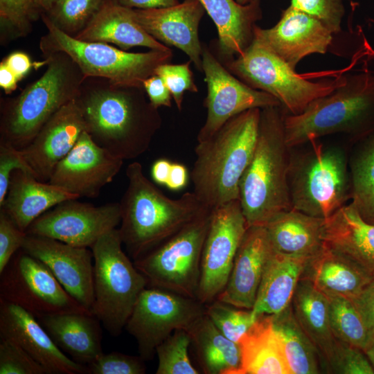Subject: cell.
Instances as JSON below:
<instances>
[{
  "mask_svg": "<svg viewBox=\"0 0 374 374\" xmlns=\"http://www.w3.org/2000/svg\"><path fill=\"white\" fill-rule=\"evenodd\" d=\"M75 100L90 137L123 161L145 152L161 126L158 108L151 104L143 87L87 77Z\"/></svg>",
  "mask_w": 374,
  "mask_h": 374,
  "instance_id": "1",
  "label": "cell"
},
{
  "mask_svg": "<svg viewBox=\"0 0 374 374\" xmlns=\"http://www.w3.org/2000/svg\"><path fill=\"white\" fill-rule=\"evenodd\" d=\"M127 188L119 202V233L129 256H143L211 208L193 192L178 199L165 195L145 175L142 165L126 168Z\"/></svg>",
  "mask_w": 374,
  "mask_h": 374,
  "instance_id": "2",
  "label": "cell"
},
{
  "mask_svg": "<svg viewBox=\"0 0 374 374\" xmlns=\"http://www.w3.org/2000/svg\"><path fill=\"white\" fill-rule=\"evenodd\" d=\"M260 110L236 115L211 137L197 142L190 176L193 192L207 208L239 199L240 182L257 143Z\"/></svg>",
  "mask_w": 374,
  "mask_h": 374,
  "instance_id": "3",
  "label": "cell"
},
{
  "mask_svg": "<svg viewBox=\"0 0 374 374\" xmlns=\"http://www.w3.org/2000/svg\"><path fill=\"white\" fill-rule=\"evenodd\" d=\"M278 107L261 109L256 148L240 182L239 201L247 227L265 226L276 215L292 208L289 148Z\"/></svg>",
  "mask_w": 374,
  "mask_h": 374,
  "instance_id": "4",
  "label": "cell"
},
{
  "mask_svg": "<svg viewBox=\"0 0 374 374\" xmlns=\"http://www.w3.org/2000/svg\"><path fill=\"white\" fill-rule=\"evenodd\" d=\"M43 75L17 97L1 103V140L19 149L30 143L50 118L76 98L84 75L66 53L45 56Z\"/></svg>",
  "mask_w": 374,
  "mask_h": 374,
  "instance_id": "5",
  "label": "cell"
},
{
  "mask_svg": "<svg viewBox=\"0 0 374 374\" xmlns=\"http://www.w3.org/2000/svg\"><path fill=\"white\" fill-rule=\"evenodd\" d=\"M91 249L94 289L91 312L111 335L116 337L125 329L148 281L123 251L118 229L103 234Z\"/></svg>",
  "mask_w": 374,
  "mask_h": 374,
  "instance_id": "6",
  "label": "cell"
},
{
  "mask_svg": "<svg viewBox=\"0 0 374 374\" xmlns=\"http://www.w3.org/2000/svg\"><path fill=\"white\" fill-rule=\"evenodd\" d=\"M41 17L48 30L39 42L44 56L56 52L67 54L85 78H103L116 84L143 87L158 66L168 63L172 57L171 49L130 53L106 43L80 41L58 29L44 13Z\"/></svg>",
  "mask_w": 374,
  "mask_h": 374,
  "instance_id": "7",
  "label": "cell"
},
{
  "mask_svg": "<svg viewBox=\"0 0 374 374\" xmlns=\"http://www.w3.org/2000/svg\"><path fill=\"white\" fill-rule=\"evenodd\" d=\"M374 108V77L367 71L353 76L332 93L311 102L300 114L283 118L289 148L361 123Z\"/></svg>",
  "mask_w": 374,
  "mask_h": 374,
  "instance_id": "8",
  "label": "cell"
},
{
  "mask_svg": "<svg viewBox=\"0 0 374 374\" xmlns=\"http://www.w3.org/2000/svg\"><path fill=\"white\" fill-rule=\"evenodd\" d=\"M222 63L249 87L274 96L291 114H300L311 102L332 93L346 81L306 80L255 34L242 53Z\"/></svg>",
  "mask_w": 374,
  "mask_h": 374,
  "instance_id": "9",
  "label": "cell"
},
{
  "mask_svg": "<svg viewBox=\"0 0 374 374\" xmlns=\"http://www.w3.org/2000/svg\"><path fill=\"white\" fill-rule=\"evenodd\" d=\"M311 143L312 150L290 164L291 205L307 215L326 219L350 197V177L341 150Z\"/></svg>",
  "mask_w": 374,
  "mask_h": 374,
  "instance_id": "10",
  "label": "cell"
},
{
  "mask_svg": "<svg viewBox=\"0 0 374 374\" xmlns=\"http://www.w3.org/2000/svg\"><path fill=\"white\" fill-rule=\"evenodd\" d=\"M212 209L188 223L158 247L134 260L148 287L197 299L201 261Z\"/></svg>",
  "mask_w": 374,
  "mask_h": 374,
  "instance_id": "11",
  "label": "cell"
},
{
  "mask_svg": "<svg viewBox=\"0 0 374 374\" xmlns=\"http://www.w3.org/2000/svg\"><path fill=\"white\" fill-rule=\"evenodd\" d=\"M205 314L206 305L197 299L148 286L139 296L125 329L136 339L139 356L150 361L157 347L174 331H187Z\"/></svg>",
  "mask_w": 374,
  "mask_h": 374,
  "instance_id": "12",
  "label": "cell"
},
{
  "mask_svg": "<svg viewBox=\"0 0 374 374\" xmlns=\"http://www.w3.org/2000/svg\"><path fill=\"white\" fill-rule=\"evenodd\" d=\"M0 276V299L24 308L37 319L55 314L91 312L64 290L44 263L22 249Z\"/></svg>",
  "mask_w": 374,
  "mask_h": 374,
  "instance_id": "13",
  "label": "cell"
},
{
  "mask_svg": "<svg viewBox=\"0 0 374 374\" xmlns=\"http://www.w3.org/2000/svg\"><path fill=\"white\" fill-rule=\"evenodd\" d=\"M247 229L239 199L212 209L197 295L204 305L215 301L225 287Z\"/></svg>",
  "mask_w": 374,
  "mask_h": 374,
  "instance_id": "14",
  "label": "cell"
},
{
  "mask_svg": "<svg viewBox=\"0 0 374 374\" xmlns=\"http://www.w3.org/2000/svg\"><path fill=\"white\" fill-rule=\"evenodd\" d=\"M202 62L207 84L204 101L207 114L197 134V142L209 139L229 120L243 112L280 105L271 95L235 78L206 47H203Z\"/></svg>",
  "mask_w": 374,
  "mask_h": 374,
  "instance_id": "15",
  "label": "cell"
},
{
  "mask_svg": "<svg viewBox=\"0 0 374 374\" xmlns=\"http://www.w3.org/2000/svg\"><path fill=\"white\" fill-rule=\"evenodd\" d=\"M76 199L64 201L43 213L26 233L53 238L81 247H89L121 220L119 203L95 206Z\"/></svg>",
  "mask_w": 374,
  "mask_h": 374,
  "instance_id": "16",
  "label": "cell"
},
{
  "mask_svg": "<svg viewBox=\"0 0 374 374\" xmlns=\"http://www.w3.org/2000/svg\"><path fill=\"white\" fill-rule=\"evenodd\" d=\"M123 163V159L97 145L84 131L56 165L48 182L79 198H95L120 172Z\"/></svg>",
  "mask_w": 374,
  "mask_h": 374,
  "instance_id": "17",
  "label": "cell"
},
{
  "mask_svg": "<svg viewBox=\"0 0 374 374\" xmlns=\"http://www.w3.org/2000/svg\"><path fill=\"white\" fill-rule=\"evenodd\" d=\"M21 249L44 263L64 290L91 312L94 301L91 249L30 234Z\"/></svg>",
  "mask_w": 374,
  "mask_h": 374,
  "instance_id": "18",
  "label": "cell"
},
{
  "mask_svg": "<svg viewBox=\"0 0 374 374\" xmlns=\"http://www.w3.org/2000/svg\"><path fill=\"white\" fill-rule=\"evenodd\" d=\"M0 336L21 346L44 368L47 374L87 373L86 366L65 355L33 314L1 299Z\"/></svg>",
  "mask_w": 374,
  "mask_h": 374,
  "instance_id": "19",
  "label": "cell"
},
{
  "mask_svg": "<svg viewBox=\"0 0 374 374\" xmlns=\"http://www.w3.org/2000/svg\"><path fill=\"white\" fill-rule=\"evenodd\" d=\"M135 21L152 37L166 46L184 52L196 68L202 71L203 46L199 26L205 10L198 0H184L162 8H131Z\"/></svg>",
  "mask_w": 374,
  "mask_h": 374,
  "instance_id": "20",
  "label": "cell"
},
{
  "mask_svg": "<svg viewBox=\"0 0 374 374\" xmlns=\"http://www.w3.org/2000/svg\"><path fill=\"white\" fill-rule=\"evenodd\" d=\"M253 34L295 69L305 56L325 53L332 41V33L319 19L290 6L271 28L254 26Z\"/></svg>",
  "mask_w": 374,
  "mask_h": 374,
  "instance_id": "21",
  "label": "cell"
},
{
  "mask_svg": "<svg viewBox=\"0 0 374 374\" xmlns=\"http://www.w3.org/2000/svg\"><path fill=\"white\" fill-rule=\"evenodd\" d=\"M84 131V118L75 99L50 118L30 143L21 149L38 180L48 181L56 165L69 153Z\"/></svg>",
  "mask_w": 374,
  "mask_h": 374,
  "instance_id": "22",
  "label": "cell"
},
{
  "mask_svg": "<svg viewBox=\"0 0 374 374\" xmlns=\"http://www.w3.org/2000/svg\"><path fill=\"white\" fill-rule=\"evenodd\" d=\"M271 249L264 226L247 227L226 285L216 299L238 308L251 310Z\"/></svg>",
  "mask_w": 374,
  "mask_h": 374,
  "instance_id": "23",
  "label": "cell"
},
{
  "mask_svg": "<svg viewBox=\"0 0 374 374\" xmlns=\"http://www.w3.org/2000/svg\"><path fill=\"white\" fill-rule=\"evenodd\" d=\"M79 197L21 170L11 175L6 197L0 206L17 226L26 232L32 222L57 204Z\"/></svg>",
  "mask_w": 374,
  "mask_h": 374,
  "instance_id": "24",
  "label": "cell"
},
{
  "mask_svg": "<svg viewBox=\"0 0 374 374\" xmlns=\"http://www.w3.org/2000/svg\"><path fill=\"white\" fill-rule=\"evenodd\" d=\"M73 37L83 42L112 43L124 51L134 46L159 51L170 49L152 37L135 21L131 8L114 0H105L86 27Z\"/></svg>",
  "mask_w": 374,
  "mask_h": 374,
  "instance_id": "25",
  "label": "cell"
},
{
  "mask_svg": "<svg viewBox=\"0 0 374 374\" xmlns=\"http://www.w3.org/2000/svg\"><path fill=\"white\" fill-rule=\"evenodd\" d=\"M323 244L374 276V224L365 222L349 204L324 219Z\"/></svg>",
  "mask_w": 374,
  "mask_h": 374,
  "instance_id": "26",
  "label": "cell"
},
{
  "mask_svg": "<svg viewBox=\"0 0 374 374\" xmlns=\"http://www.w3.org/2000/svg\"><path fill=\"white\" fill-rule=\"evenodd\" d=\"M198 1L217 28L222 62L242 53L253 38L256 22L262 17L260 0H252L246 5L235 0Z\"/></svg>",
  "mask_w": 374,
  "mask_h": 374,
  "instance_id": "27",
  "label": "cell"
},
{
  "mask_svg": "<svg viewBox=\"0 0 374 374\" xmlns=\"http://www.w3.org/2000/svg\"><path fill=\"white\" fill-rule=\"evenodd\" d=\"M55 344L72 359L87 365L103 352L100 321L91 312H67L37 318Z\"/></svg>",
  "mask_w": 374,
  "mask_h": 374,
  "instance_id": "28",
  "label": "cell"
},
{
  "mask_svg": "<svg viewBox=\"0 0 374 374\" xmlns=\"http://www.w3.org/2000/svg\"><path fill=\"white\" fill-rule=\"evenodd\" d=\"M308 259L287 255L272 247L251 309L256 317L278 314L291 304Z\"/></svg>",
  "mask_w": 374,
  "mask_h": 374,
  "instance_id": "29",
  "label": "cell"
},
{
  "mask_svg": "<svg viewBox=\"0 0 374 374\" xmlns=\"http://www.w3.org/2000/svg\"><path fill=\"white\" fill-rule=\"evenodd\" d=\"M373 276L349 258L323 244L308 260L301 278L309 280L326 295L351 299Z\"/></svg>",
  "mask_w": 374,
  "mask_h": 374,
  "instance_id": "30",
  "label": "cell"
},
{
  "mask_svg": "<svg viewBox=\"0 0 374 374\" xmlns=\"http://www.w3.org/2000/svg\"><path fill=\"white\" fill-rule=\"evenodd\" d=\"M323 222L292 208L276 215L265 227L274 250L310 258L323 246Z\"/></svg>",
  "mask_w": 374,
  "mask_h": 374,
  "instance_id": "31",
  "label": "cell"
},
{
  "mask_svg": "<svg viewBox=\"0 0 374 374\" xmlns=\"http://www.w3.org/2000/svg\"><path fill=\"white\" fill-rule=\"evenodd\" d=\"M238 344L241 357L238 374H291L274 328L273 315L258 317Z\"/></svg>",
  "mask_w": 374,
  "mask_h": 374,
  "instance_id": "32",
  "label": "cell"
},
{
  "mask_svg": "<svg viewBox=\"0 0 374 374\" xmlns=\"http://www.w3.org/2000/svg\"><path fill=\"white\" fill-rule=\"evenodd\" d=\"M291 307L297 322L319 355L321 368L337 341L330 326L328 299L311 282L300 278Z\"/></svg>",
  "mask_w": 374,
  "mask_h": 374,
  "instance_id": "33",
  "label": "cell"
},
{
  "mask_svg": "<svg viewBox=\"0 0 374 374\" xmlns=\"http://www.w3.org/2000/svg\"><path fill=\"white\" fill-rule=\"evenodd\" d=\"M187 332L204 373L238 374L241 361L238 344L225 337L206 314Z\"/></svg>",
  "mask_w": 374,
  "mask_h": 374,
  "instance_id": "34",
  "label": "cell"
},
{
  "mask_svg": "<svg viewBox=\"0 0 374 374\" xmlns=\"http://www.w3.org/2000/svg\"><path fill=\"white\" fill-rule=\"evenodd\" d=\"M273 323L290 373H321L319 355L297 322L291 304L280 313L273 315Z\"/></svg>",
  "mask_w": 374,
  "mask_h": 374,
  "instance_id": "35",
  "label": "cell"
},
{
  "mask_svg": "<svg viewBox=\"0 0 374 374\" xmlns=\"http://www.w3.org/2000/svg\"><path fill=\"white\" fill-rule=\"evenodd\" d=\"M329 303V321L335 339L364 352L374 337L350 299L326 295Z\"/></svg>",
  "mask_w": 374,
  "mask_h": 374,
  "instance_id": "36",
  "label": "cell"
},
{
  "mask_svg": "<svg viewBox=\"0 0 374 374\" xmlns=\"http://www.w3.org/2000/svg\"><path fill=\"white\" fill-rule=\"evenodd\" d=\"M350 204L366 222L374 224V137L351 165Z\"/></svg>",
  "mask_w": 374,
  "mask_h": 374,
  "instance_id": "37",
  "label": "cell"
},
{
  "mask_svg": "<svg viewBox=\"0 0 374 374\" xmlns=\"http://www.w3.org/2000/svg\"><path fill=\"white\" fill-rule=\"evenodd\" d=\"M105 0H58L44 13L58 29L74 37L98 12Z\"/></svg>",
  "mask_w": 374,
  "mask_h": 374,
  "instance_id": "38",
  "label": "cell"
},
{
  "mask_svg": "<svg viewBox=\"0 0 374 374\" xmlns=\"http://www.w3.org/2000/svg\"><path fill=\"white\" fill-rule=\"evenodd\" d=\"M191 344L189 333L177 330L156 348L158 357L157 374H199L188 356Z\"/></svg>",
  "mask_w": 374,
  "mask_h": 374,
  "instance_id": "39",
  "label": "cell"
},
{
  "mask_svg": "<svg viewBox=\"0 0 374 374\" xmlns=\"http://www.w3.org/2000/svg\"><path fill=\"white\" fill-rule=\"evenodd\" d=\"M206 314L225 337L237 344L258 318L251 310L238 308L217 299L206 305Z\"/></svg>",
  "mask_w": 374,
  "mask_h": 374,
  "instance_id": "40",
  "label": "cell"
},
{
  "mask_svg": "<svg viewBox=\"0 0 374 374\" xmlns=\"http://www.w3.org/2000/svg\"><path fill=\"white\" fill-rule=\"evenodd\" d=\"M321 370L327 373L374 374V368L363 350L338 339Z\"/></svg>",
  "mask_w": 374,
  "mask_h": 374,
  "instance_id": "41",
  "label": "cell"
},
{
  "mask_svg": "<svg viewBox=\"0 0 374 374\" xmlns=\"http://www.w3.org/2000/svg\"><path fill=\"white\" fill-rule=\"evenodd\" d=\"M41 14L35 0H0L1 26L17 36L26 35Z\"/></svg>",
  "mask_w": 374,
  "mask_h": 374,
  "instance_id": "42",
  "label": "cell"
},
{
  "mask_svg": "<svg viewBox=\"0 0 374 374\" xmlns=\"http://www.w3.org/2000/svg\"><path fill=\"white\" fill-rule=\"evenodd\" d=\"M190 62L189 60L179 64L165 63L158 66L154 71V74L159 75L168 88L179 111L182 109L184 93L198 92L193 73L190 68Z\"/></svg>",
  "mask_w": 374,
  "mask_h": 374,
  "instance_id": "43",
  "label": "cell"
},
{
  "mask_svg": "<svg viewBox=\"0 0 374 374\" xmlns=\"http://www.w3.org/2000/svg\"><path fill=\"white\" fill-rule=\"evenodd\" d=\"M0 374H47L44 368L15 341L1 337Z\"/></svg>",
  "mask_w": 374,
  "mask_h": 374,
  "instance_id": "44",
  "label": "cell"
},
{
  "mask_svg": "<svg viewBox=\"0 0 374 374\" xmlns=\"http://www.w3.org/2000/svg\"><path fill=\"white\" fill-rule=\"evenodd\" d=\"M86 367L87 374H144L146 372L145 361L139 355L118 352L102 353Z\"/></svg>",
  "mask_w": 374,
  "mask_h": 374,
  "instance_id": "45",
  "label": "cell"
},
{
  "mask_svg": "<svg viewBox=\"0 0 374 374\" xmlns=\"http://www.w3.org/2000/svg\"><path fill=\"white\" fill-rule=\"evenodd\" d=\"M290 6L319 19L332 33L341 30L343 0H291Z\"/></svg>",
  "mask_w": 374,
  "mask_h": 374,
  "instance_id": "46",
  "label": "cell"
},
{
  "mask_svg": "<svg viewBox=\"0 0 374 374\" xmlns=\"http://www.w3.org/2000/svg\"><path fill=\"white\" fill-rule=\"evenodd\" d=\"M16 170H21L35 177L21 150L0 140V206L7 194L11 175Z\"/></svg>",
  "mask_w": 374,
  "mask_h": 374,
  "instance_id": "47",
  "label": "cell"
},
{
  "mask_svg": "<svg viewBox=\"0 0 374 374\" xmlns=\"http://www.w3.org/2000/svg\"><path fill=\"white\" fill-rule=\"evenodd\" d=\"M27 233L0 208V274L13 256L22 248Z\"/></svg>",
  "mask_w": 374,
  "mask_h": 374,
  "instance_id": "48",
  "label": "cell"
},
{
  "mask_svg": "<svg viewBox=\"0 0 374 374\" xmlns=\"http://www.w3.org/2000/svg\"><path fill=\"white\" fill-rule=\"evenodd\" d=\"M350 300L367 328L374 333V276L359 293Z\"/></svg>",
  "mask_w": 374,
  "mask_h": 374,
  "instance_id": "49",
  "label": "cell"
},
{
  "mask_svg": "<svg viewBox=\"0 0 374 374\" xmlns=\"http://www.w3.org/2000/svg\"><path fill=\"white\" fill-rule=\"evenodd\" d=\"M143 87L151 104L158 108L161 106L171 107L172 95L163 80L154 74L146 78Z\"/></svg>",
  "mask_w": 374,
  "mask_h": 374,
  "instance_id": "50",
  "label": "cell"
},
{
  "mask_svg": "<svg viewBox=\"0 0 374 374\" xmlns=\"http://www.w3.org/2000/svg\"><path fill=\"white\" fill-rule=\"evenodd\" d=\"M2 62L15 73L19 81L26 76L33 65L29 56L21 51L10 53Z\"/></svg>",
  "mask_w": 374,
  "mask_h": 374,
  "instance_id": "51",
  "label": "cell"
},
{
  "mask_svg": "<svg viewBox=\"0 0 374 374\" xmlns=\"http://www.w3.org/2000/svg\"><path fill=\"white\" fill-rule=\"evenodd\" d=\"M118 4L134 9H154L171 7L179 3L178 0H114Z\"/></svg>",
  "mask_w": 374,
  "mask_h": 374,
  "instance_id": "52",
  "label": "cell"
},
{
  "mask_svg": "<svg viewBox=\"0 0 374 374\" xmlns=\"http://www.w3.org/2000/svg\"><path fill=\"white\" fill-rule=\"evenodd\" d=\"M188 170L180 163H172L168 179L166 186L172 190L183 188L188 182Z\"/></svg>",
  "mask_w": 374,
  "mask_h": 374,
  "instance_id": "53",
  "label": "cell"
},
{
  "mask_svg": "<svg viewBox=\"0 0 374 374\" xmlns=\"http://www.w3.org/2000/svg\"><path fill=\"white\" fill-rule=\"evenodd\" d=\"M172 163L166 159H159L155 161L151 168L153 181L158 184L166 185L169 177Z\"/></svg>",
  "mask_w": 374,
  "mask_h": 374,
  "instance_id": "54",
  "label": "cell"
},
{
  "mask_svg": "<svg viewBox=\"0 0 374 374\" xmlns=\"http://www.w3.org/2000/svg\"><path fill=\"white\" fill-rule=\"evenodd\" d=\"M18 78L15 73L3 62L0 63V87L6 94L17 89Z\"/></svg>",
  "mask_w": 374,
  "mask_h": 374,
  "instance_id": "55",
  "label": "cell"
},
{
  "mask_svg": "<svg viewBox=\"0 0 374 374\" xmlns=\"http://www.w3.org/2000/svg\"><path fill=\"white\" fill-rule=\"evenodd\" d=\"M58 0H35V2L42 12L48 11Z\"/></svg>",
  "mask_w": 374,
  "mask_h": 374,
  "instance_id": "56",
  "label": "cell"
},
{
  "mask_svg": "<svg viewBox=\"0 0 374 374\" xmlns=\"http://www.w3.org/2000/svg\"><path fill=\"white\" fill-rule=\"evenodd\" d=\"M364 353L374 368V337Z\"/></svg>",
  "mask_w": 374,
  "mask_h": 374,
  "instance_id": "57",
  "label": "cell"
},
{
  "mask_svg": "<svg viewBox=\"0 0 374 374\" xmlns=\"http://www.w3.org/2000/svg\"><path fill=\"white\" fill-rule=\"evenodd\" d=\"M238 3L241 5H246L251 2L252 0H235Z\"/></svg>",
  "mask_w": 374,
  "mask_h": 374,
  "instance_id": "58",
  "label": "cell"
},
{
  "mask_svg": "<svg viewBox=\"0 0 374 374\" xmlns=\"http://www.w3.org/2000/svg\"><path fill=\"white\" fill-rule=\"evenodd\" d=\"M373 77H374V75H373Z\"/></svg>",
  "mask_w": 374,
  "mask_h": 374,
  "instance_id": "59",
  "label": "cell"
}]
</instances>
